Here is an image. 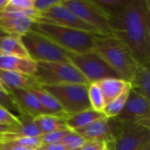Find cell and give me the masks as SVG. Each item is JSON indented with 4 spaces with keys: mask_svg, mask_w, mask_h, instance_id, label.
<instances>
[{
    "mask_svg": "<svg viewBox=\"0 0 150 150\" xmlns=\"http://www.w3.org/2000/svg\"><path fill=\"white\" fill-rule=\"evenodd\" d=\"M60 3L61 0H34L33 9L38 13H41L52 9L53 7L59 4Z\"/></svg>",
    "mask_w": 150,
    "mask_h": 150,
    "instance_id": "obj_32",
    "label": "cell"
},
{
    "mask_svg": "<svg viewBox=\"0 0 150 150\" xmlns=\"http://www.w3.org/2000/svg\"><path fill=\"white\" fill-rule=\"evenodd\" d=\"M113 140L106 144L110 150H143L150 142V128L138 124H120L108 119Z\"/></svg>",
    "mask_w": 150,
    "mask_h": 150,
    "instance_id": "obj_5",
    "label": "cell"
},
{
    "mask_svg": "<svg viewBox=\"0 0 150 150\" xmlns=\"http://www.w3.org/2000/svg\"><path fill=\"white\" fill-rule=\"evenodd\" d=\"M94 51L112 69L122 80L129 83L138 63L129 48L112 35L97 34Z\"/></svg>",
    "mask_w": 150,
    "mask_h": 150,
    "instance_id": "obj_3",
    "label": "cell"
},
{
    "mask_svg": "<svg viewBox=\"0 0 150 150\" xmlns=\"http://www.w3.org/2000/svg\"><path fill=\"white\" fill-rule=\"evenodd\" d=\"M31 30L45 36L70 54H84L94 51L96 33L63 27L40 20H36Z\"/></svg>",
    "mask_w": 150,
    "mask_h": 150,
    "instance_id": "obj_2",
    "label": "cell"
},
{
    "mask_svg": "<svg viewBox=\"0 0 150 150\" xmlns=\"http://www.w3.org/2000/svg\"><path fill=\"white\" fill-rule=\"evenodd\" d=\"M131 90L150 100V65H137L128 83Z\"/></svg>",
    "mask_w": 150,
    "mask_h": 150,
    "instance_id": "obj_18",
    "label": "cell"
},
{
    "mask_svg": "<svg viewBox=\"0 0 150 150\" xmlns=\"http://www.w3.org/2000/svg\"><path fill=\"white\" fill-rule=\"evenodd\" d=\"M40 87L62 84H90L71 62H37L33 75Z\"/></svg>",
    "mask_w": 150,
    "mask_h": 150,
    "instance_id": "obj_4",
    "label": "cell"
},
{
    "mask_svg": "<svg viewBox=\"0 0 150 150\" xmlns=\"http://www.w3.org/2000/svg\"><path fill=\"white\" fill-rule=\"evenodd\" d=\"M11 129V127L8 126H4L0 124V134H4V133H8Z\"/></svg>",
    "mask_w": 150,
    "mask_h": 150,
    "instance_id": "obj_36",
    "label": "cell"
},
{
    "mask_svg": "<svg viewBox=\"0 0 150 150\" xmlns=\"http://www.w3.org/2000/svg\"><path fill=\"white\" fill-rule=\"evenodd\" d=\"M86 141H84L78 134L74 131H69V133L62 138L61 143L64 146L66 149H81Z\"/></svg>",
    "mask_w": 150,
    "mask_h": 150,
    "instance_id": "obj_27",
    "label": "cell"
},
{
    "mask_svg": "<svg viewBox=\"0 0 150 150\" xmlns=\"http://www.w3.org/2000/svg\"><path fill=\"white\" fill-rule=\"evenodd\" d=\"M35 19L28 17H19L0 19V30L8 36L21 38L29 32Z\"/></svg>",
    "mask_w": 150,
    "mask_h": 150,
    "instance_id": "obj_16",
    "label": "cell"
},
{
    "mask_svg": "<svg viewBox=\"0 0 150 150\" xmlns=\"http://www.w3.org/2000/svg\"><path fill=\"white\" fill-rule=\"evenodd\" d=\"M130 85L115 99H113L112 102H110L108 105H106L103 110V114L107 119H112L120 114V112L124 108L126 102L127 100V98L130 93Z\"/></svg>",
    "mask_w": 150,
    "mask_h": 150,
    "instance_id": "obj_24",
    "label": "cell"
},
{
    "mask_svg": "<svg viewBox=\"0 0 150 150\" xmlns=\"http://www.w3.org/2000/svg\"><path fill=\"white\" fill-rule=\"evenodd\" d=\"M62 4L100 35H112L108 16L93 0H62Z\"/></svg>",
    "mask_w": 150,
    "mask_h": 150,
    "instance_id": "obj_9",
    "label": "cell"
},
{
    "mask_svg": "<svg viewBox=\"0 0 150 150\" xmlns=\"http://www.w3.org/2000/svg\"><path fill=\"white\" fill-rule=\"evenodd\" d=\"M143 150H150V142L149 143H148V144L146 145V147L144 148V149Z\"/></svg>",
    "mask_w": 150,
    "mask_h": 150,
    "instance_id": "obj_39",
    "label": "cell"
},
{
    "mask_svg": "<svg viewBox=\"0 0 150 150\" xmlns=\"http://www.w3.org/2000/svg\"><path fill=\"white\" fill-rule=\"evenodd\" d=\"M0 90H2V91H6V92H10V91L5 87V85L3 83V82L0 80Z\"/></svg>",
    "mask_w": 150,
    "mask_h": 150,
    "instance_id": "obj_37",
    "label": "cell"
},
{
    "mask_svg": "<svg viewBox=\"0 0 150 150\" xmlns=\"http://www.w3.org/2000/svg\"><path fill=\"white\" fill-rule=\"evenodd\" d=\"M33 1L34 0H8L7 4L3 8L17 11L33 10Z\"/></svg>",
    "mask_w": 150,
    "mask_h": 150,
    "instance_id": "obj_30",
    "label": "cell"
},
{
    "mask_svg": "<svg viewBox=\"0 0 150 150\" xmlns=\"http://www.w3.org/2000/svg\"><path fill=\"white\" fill-rule=\"evenodd\" d=\"M84 141L93 142H104L108 144L112 142L113 136L107 118H100L87 127L74 131Z\"/></svg>",
    "mask_w": 150,
    "mask_h": 150,
    "instance_id": "obj_12",
    "label": "cell"
},
{
    "mask_svg": "<svg viewBox=\"0 0 150 150\" xmlns=\"http://www.w3.org/2000/svg\"><path fill=\"white\" fill-rule=\"evenodd\" d=\"M109 17L111 14L123 9L130 0H93Z\"/></svg>",
    "mask_w": 150,
    "mask_h": 150,
    "instance_id": "obj_26",
    "label": "cell"
},
{
    "mask_svg": "<svg viewBox=\"0 0 150 150\" xmlns=\"http://www.w3.org/2000/svg\"><path fill=\"white\" fill-rule=\"evenodd\" d=\"M20 124L17 127H11L8 134L18 137H39L41 135L40 132L35 126L33 119L27 115L18 116Z\"/></svg>",
    "mask_w": 150,
    "mask_h": 150,
    "instance_id": "obj_23",
    "label": "cell"
},
{
    "mask_svg": "<svg viewBox=\"0 0 150 150\" xmlns=\"http://www.w3.org/2000/svg\"><path fill=\"white\" fill-rule=\"evenodd\" d=\"M0 150H34L27 148H24L21 146H18L11 143H4L0 146Z\"/></svg>",
    "mask_w": 150,
    "mask_h": 150,
    "instance_id": "obj_35",
    "label": "cell"
},
{
    "mask_svg": "<svg viewBox=\"0 0 150 150\" xmlns=\"http://www.w3.org/2000/svg\"><path fill=\"white\" fill-rule=\"evenodd\" d=\"M69 129L67 130H60V131H55L52 132L49 134H41L39 136V140L40 141L41 144H51V143H57L61 142L62 138L69 133Z\"/></svg>",
    "mask_w": 150,
    "mask_h": 150,
    "instance_id": "obj_29",
    "label": "cell"
},
{
    "mask_svg": "<svg viewBox=\"0 0 150 150\" xmlns=\"http://www.w3.org/2000/svg\"><path fill=\"white\" fill-rule=\"evenodd\" d=\"M105 99V105L119 97L128 86L129 83L121 78H108L98 83Z\"/></svg>",
    "mask_w": 150,
    "mask_h": 150,
    "instance_id": "obj_20",
    "label": "cell"
},
{
    "mask_svg": "<svg viewBox=\"0 0 150 150\" xmlns=\"http://www.w3.org/2000/svg\"><path fill=\"white\" fill-rule=\"evenodd\" d=\"M0 80L10 91L15 89L29 90L32 88L40 87L33 76L13 71L0 69Z\"/></svg>",
    "mask_w": 150,
    "mask_h": 150,
    "instance_id": "obj_15",
    "label": "cell"
},
{
    "mask_svg": "<svg viewBox=\"0 0 150 150\" xmlns=\"http://www.w3.org/2000/svg\"><path fill=\"white\" fill-rule=\"evenodd\" d=\"M0 69L33 76L37 69V62L32 60L30 57L1 55Z\"/></svg>",
    "mask_w": 150,
    "mask_h": 150,
    "instance_id": "obj_14",
    "label": "cell"
},
{
    "mask_svg": "<svg viewBox=\"0 0 150 150\" xmlns=\"http://www.w3.org/2000/svg\"><path fill=\"white\" fill-rule=\"evenodd\" d=\"M33 122L41 134L68 129L64 119L49 114H42L37 116L33 119Z\"/></svg>",
    "mask_w": 150,
    "mask_h": 150,
    "instance_id": "obj_22",
    "label": "cell"
},
{
    "mask_svg": "<svg viewBox=\"0 0 150 150\" xmlns=\"http://www.w3.org/2000/svg\"><path fill=\"white\" fill-rule=\"evenodd\" d=\"M36 150H66L61 142L51 144H41Z\"/></svg>",
    "mask_w": 150,
    "mask_h": 150,
    "instance_id": "obj_34",
    "label": "cell"
},
{
    "mask_svg": "<svg viewBox=\"0 0 150 150\" xmlns=\"http://www.w3.org/2000/svg\"><path fill=\"white\" fill-rule=\"evenodd\" d=\"M11 93L18 107L19 116L27 115L33 119L37 116L47 114L38 98L27 89H15Z\"/></svg>",
    "mask_w": 150,
    "mask_h": 150,
    "instance_id": "obj_13",
    "label": "cell"
},
{
    "mask_svg": "<svg viewBox=\"0 0 150 150\" xmlns=\"http://www.w3.org/2000/svg\"><path fill=\"white\" fill-rule=\"evenodd\" d=\"M105 150H110V149H108L107 148H105Z\"/></svg>",
    "mask_w": 150,
    "mask_h": 150,
    "instance_id": "obj_43",
    "label": "cell"
},
{
    "mask_svg": "<svg viewBox=\"0 0 150 150\" xmlns=\"http://www.w3.org/2000/svg\"><path fill=\"white\" fill-rule=\"evenodd\" d=\"M103 117H105L103 112H99L90 108L76 114L69 116L64 120L68 129L71 131H76L87 127L95 120Z\"/></svg>",
    "mask_w": 150,
    "mask_h": 150,
    "instance_id": "obj_19",
    "label": "cell"
},
{
    "mask_svg": "<svg viewBox=\"0 0 150 150\" xmlns=\"http://www.w3.org/2000/svg\"><path fill=\"white\" fill-rule=\"evenodd\" d=\"M4 35H5V34H4V33H3V32L0 30V38H1V37H3Z\"/></svg>",
    "mask_w": 150,
    "mask_h": 150,
    "instance_id": "obj_41",
    "label": "cell"
},
{
    "mask_svg": "<svg viewBox=\"0 0 150 150\" xmlns=\"http://www.w3.org/2000/svg\"><path fill=\"white\" fill-rule=\"evenodd\" d=\"M0 124L14 127L20 124V120L18 116H16L8 110L0 107Z\"/></svg>",
    "mask_w": 150,
    "mask_h": 150,
    "instance_id": "obj_31",
    "label": "cell"
},
{
    "mask_svg": "<svg viewBox=\"0 0 150 150\" xmlns=\"http://www.w3.org/2000/svg\"><path fill=\"white\" fill-rule=\"evenodd\" d=\"M88 86L89 84L71 83L43 86L42 88L56 98L69 117L91 108L88 98Z\"/></svg>",
    "mask_w": 150,
    "mask_h": 150,
    "instance_id": "obj_7",
    "label": "cell"
},
{
    "mask_svg": "<svg viewBox=\"0 0 150 150\" xmlns=\"http://www.w3.org/2000/svg\"><path fill=\"white\" fill-rule=\"evenodd\" d=\"M106 144L104 142H86L85 144L81 148V150H105Z\"/></svg>",
    "mask_w": 150,
    "mask_h": 150,
    "instance_id": "obj_33",
    "label": "cell"
},
{
    "mask_svg": "<svg viewBox=\"0 0 150 150\" xmlns=\"http://www.w3.org/2000/svg\"><path fill=\"white\" fill-rule=\"evenodd\" d=\"M113 119L120 124H138L150 128V100L130 90L124 108Z\"/></svg>",
    "mask_w": 150,
    "mask_h": 150,
    "instance_id": "obj_10",
    "label": "cell"
},
{
    "mask_svg": "<svg viewBox=\"0 0 150 150\" xmlns=\"http://www.w3.org/2000/svg\"><path fill=\"white\" fill-rule=\"evenodd\" d=\"M3 144V134H0V146Z\"/></svg>",
    "mask_w": 150,
    "mask_h": 150,
    "instance_id": "obj_40",
    "label": "cell"
},
{
    "mask_svg": "<svg viewBox=\"0 0 150 150\" xmlns=\"http://www.w3.org/2000/svg\"><path fill=\"white\" fill-rule=\"evenodd\" d=\"M7 1H8V0H0V9L3 8V7L7 4Z\"/></svg>",
    "mask_w": 150,
    "mask_h": 150,
    "instance_id": "obj_38",
    "label": "cell"
},
{
    "mask_svg": "<svg viewBox=\"0 0 150 150\" xmlns=\"http://www.w3.org/2000/svg\"><path fill=\"white\" fill-rule=\"evenodd\" d=\"M29 91L38 98L47 114L62 118L64 120L68 117L56 98L42 87L40 86L36 88H32L29 89Z\"/></svg>",
    "mask_w": 150,
    "mask_h": 150,
    "instance_id": "obj_17",
    "label": "cell"
},
{
    "mask_svg": "<svg viewBox=\"0 0 150 150\" xmlns=\"http://www.w3.org/2000/svg\"><path fill=\"white\" fill-rule=\"evenodd\" d=\"M88 98H89L91 108L97 112H103V110L105 106V103L103 93L98 83H92L89 84Z\"/></svg>",
    "mask_w": 150,
    "mask_h": 150,
    "instance_id": "obj_25",
    "label": "cell"
},
{
    "mask_svg": "<svg viewBox=\"0 0 150 150\" xmlns=\"http://www.w3.org/2000/svg\"><path fill=\"white\" fill-rule=\"evenodd\" d=\"M36 20H40L63 27L98 34L95 29L82 21L74 12H72L69 8L64 6L62 4V0L59 4L55 5L52 9L39 13V17Z\"/></svg>",
    "mask_w": 150,
    "mask_h": 150,
    "instance_id": "obj_11",
    "label": "cell"
},
{
    "mask_svg": "<svg viewBox=\"0 0 150 150\" xmlns=\"http://www.w3.org/2000/svg\"><path fill=\"white\" fill-rule=\"evenodd\" d=\"M29 57L27 51L19 37L4 35L0 38V56Z\"/></svg>",
    "mask_w": 150,
    "mask_h": 150,
    "instance_id": "obj_21",
    "label": "cell"
},
{
    "mask_svg": "<svg viewBox=\"0 0 150 150\" xmlns=\"http://www.w3.org/2000/svg\"><path fill=\"white\" fill-rule=\"evenodd\" d=\"M112 35L123 42L140 65H150V1L130 0L108 17Z\"/></svg>",
    "mask_w": 150,
    "mask_h": 150,
    "instance_id": "obj_1",
    "label": "cell"
},
{
    "mask_svg": "<svg viewBox=\"0 0 150 150\" xmlns=\"http://www.w3.org/2000/svg\"><path fill=\"white\" fill-rule=\"evenodd\" d=\"M0 107H3L16 116H19L18 107L11 93L0 90Z\"/></svg>",
    "mask_w": 150,
    "mask_h": 150,
    "instance_id": "obj_28",
    "label": "cell"
},
{
    "mask_svg": "<svg viewBox=\"0 0 150 150\" xmlns=\"http://www.w3.org/2000/svg\"><path fill=\"white\" fill-rule=\"evenodd\" d=\"M21 40L28 56L36 62H69L68 52L33 30L23 35Z\"/></svg>",
    "mask_w": 150,
    "mask_h": 150,
    "instance_id": "obj_6",
    "label": "cell"
},
{
    "mask_svg": "<svg viewBox=\"0 0 150 150\" xmlns=\"http://www.w3.org/2000/svg\"><path fill=\"white\" fill-rule=\"evenodd\" d=\"M66 150H81V149H66Z\"/></svg>",
    "mask_w": 150,
    "mask_h": 150,
    "instance_id": "obj_42",
    "label": "cell"
},
{
    "mask_svg": "<svg viewBox=\"0 0 150 150\" xmlns=\"http://www.w3.org/2000/svg\"><path fill=\"white\" fill-rule=\"evenodd\" d=\"M69 60L84 76L89 83L108 78H120L112 69L95 52L84 54L69 53Z\"/></svg>",
    "mask_w": 150,
    "mask_h": 150,
    "instance_id": "obj_8",
    "label": "cell"
}]
</instances>
